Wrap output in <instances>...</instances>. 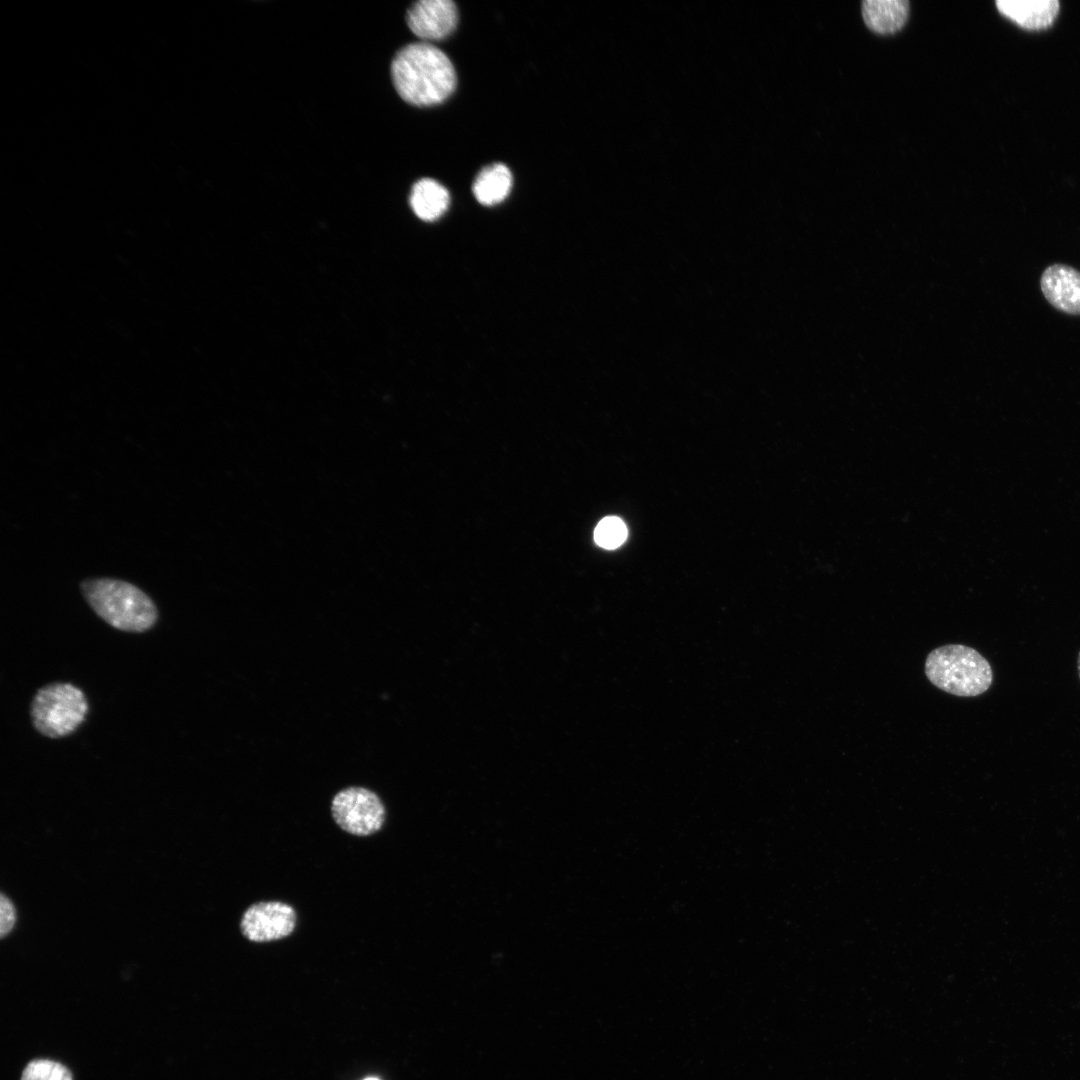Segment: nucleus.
Here are the masks:
<instances>
[{
    "instance_id": "1",
    "label": "nucleus",
    "mask_w": 1080,
    "mask_h": 1080,
    "mask_svg": "<svg viewBox=\"0 0 1080 1080\" xmlns=\"http://www.w3.org/2000/svg\"><path fill=\"white\" fill-rule=\"evenodd\" d=\"M391 77L399 96L415 106L445 101L455 90L456 73L448 56L429 43H411L395 54Z\"/></svg>"
},
{
    "instance_id": "2",
    "label": "nucleus",
    "mask_w": 1080,
    "mask_h": 1080,
    "mask_svg": "<svg viewBox=\"0 0 1080 1080\" xmlns=\"http://www.w3.org/2000/svg\"><path fill=\"white\" fill-rule=\"evenodd\" d=\"M90 608L111 627L130 633H143L158 620L154 601L132 583L113 578H90L80 584Z\"/></svg>"
},
{
    "instance_id": "3",
    "label": "nucleus",
    "mask_w": 1080,
    "mask_h": 1080,
    "mask_svg": "<svg viewBox=\"0 0 1080 1080\" xmlns=\"http://www.w3.org/2000/svg\"><path fill=\"white\" fill-rule=\"evenodd\" d=\"M925 674L937 688L960 697L981 695L993 682L987 659L974 648L960 644L932 650L925 661Z\"/></svg>"
},
{
    "instance_id": "4",
    "label": "nucleus",
    "mask_w": 1080,
    "mask_h": 1080,
    "mask_svg": "<svg viewBox=\"0 0 1080 1080\" xmlns=\"http://www.w3.org/2000/svg\"><path fill=\"white\" fill-rule=\"evenodd\" d=\"M89 705L84 692L67 682H52L39 688L30 704L34 729L58 739L75 732L85 721Z\"/></svg>"
},
{
    "instance_id": "5",
    "label": "nucleus",
    "mask_w": 1080,
    "mask_h": 1080,
    "mask_svg": "<svg viewBox=\"0 0 1080 1080\" xmlns=\"http://www.w3.org/2000/svg\"><path fill=\"white\" fill-rule=\"evenodd\" d=\"M331 814L344 831L368 836L378 832L385 821V808L378 795L364 787L340 790L331 802Z\"/></svg>"
},
{
    "instance_id": "6",
    "label": "nucleus",
    "mask_w": 1080,
    "mask_h": 1080,
    "mask_svg": "<svg viewBox=\"0 0 1080 1080\" xmlns=\"http://www.w3.org/2000/svg\"><path fill=\"white\" fill-rule=\"evenodd\" d=\"M294 908L280 901H263L252 904L240 921L242 934L250 941L262 943L289 936L296 926Z\"/></svg>"
},
{
    "instance_id": "7",
    "label": "nucleus",
    "mask_w": 1080,
    "mask_h": 1080,
    "mask_svg": "<svg viewBox=\"0 0 1080 1080\" xmlns=\"http://www.w3.org/2000/svg\"><path fill=\"white\" fill-rule=\"evenodd\" d=\"M407 25L423 40H440L453 32L458 21V11L450 0H421L407 11Z\"/></svg>"
},
{
    "instance_id": "8",
    "label": "nucleus",
    "mask_w": 1080,
    "mask_h": 1080,
    "mask_svg": "<svg viewBox=\"0 0 1080 1080\" xmlns=\"http://www.w3.org/2000/svg\"><path fill=\"white\" fill-rule=\"evenodd\" d=\"M1040 288L1054 308L1080 315V271L1065 264H1052L1043 271Z\"/></svg>"
},
{
    "instance_id": "9",
    "label": "nucleus",
    "mask_w": 1080,
    "mask_h": 1080,
    "mask_svg": "<svg viewBox=\"0 0 1080 1080\" xmlns=\"http://www.w3.org/2000/svg\"><path fill=\"white\" fill-rule=\"evenodd\" d=\"M996 5L1000 12L1026 29L1048 27L1060 8L1058 0H997Z\"/></svg>"
},
{
    "instance_id": "10",
    "label": "nucleus",
    "mask_w": 1080,
    "mask_h": 1080,
    "mask_svg": "<svg viewBox=\"0 0 1080 1080\" xmlns=\"http://www.w3.org/2000/svg\"><path fill=\"white\" fill-rule=\"evenodd\" d=\"M909 13L907 0H864L862 15L866 25L880 34H889L899 30L906 22Z\"/></svg>"
},
{
    "instance_id": "11",
    "label": "nucleus",
    "mask_w": 1080,
    "mask_h": 1080,
    "mask_svg": "<svg viewBox=\"0 0 1080 1080\" xmlns=\"http://www.w3.org/2000/svg\"><path fill=\"white\" fill-rule=\"evenodd\" d=\"M409 199L414 213L424 221L438 219L445 213L450 202L447 189L430 178L417 181L411 189Z\"/></svg>"
},
{
    "instance_id": "12",
    "label": "nucleus",
    "mask_w": 1080,
    "mask_h": 1080,
    "mask_svg": "<svg viewBox=\"0 0 1080 1080\" xmlns=\"http://www.w3.org/2000/svg\"><path fill=\"white\" fill-rule=\"evenodd\" d=\"M512 174L504 164L485 167L473 183V194L482 205L492 206L503 201L510 193Z\"/></svg>"
},
{
    "instance_id": "13",
    "label": "nucleus",
    "mask_w": 1080,
    "mask_h": 1080,
    "mask_svg": "<svg viewBox=\"0 0 1080 1080\" xmlns=\"http://www.w3.org/2000/svg\"><path fill=\"white\" fill-rule=\"evenodd\" d=\"M21 1080H72V1075L59 1062L48 1059H35L26 1065Z\"/></svg>"
},
{
    "instance_id": "14",
    "label": "nucleus",
    "mask_w": 1080,
    "mask_h": 1080,
    "mask_svg": "<svg viewBox=\"0 0 1080 1080\" xmlns=\"http://www.w3.org/2000/svg\"><path fill=\"white\" fill-rule=\"evenodd\" d=\"M627 537V528L624 522L615 516L603 518L594 531L595 542L605 549H615L620 546Z\"/></svg>"
},
{
    "instance_id": "15",
    "label": "nucleus",
    "mask_w": 1080,
    "mask_h": 1080,
    "mask_svg": "<svg viewBox=\"0 0 1080 1080\" xmlns=\"http://www.w3.org/2000/svg\"><path fill=\"white\" fill-rule=\"evenodd\" d=\"M0 910H1L0 933H1V936L4 937L7 933L10 932V930L13 928V925L15 923L14 907H13L12 903L10 902V900L8 898H6L4 895L1 896Z\"/></svg>"
},
{
    "instance_id": "16",
    "label": "nucleus",
    "mask_w": 1080,
    "mask_h": 1080,
    "mask_svg": "<svg viewBox=\"0 0 1080 1080\" xmlns=\"http://www.w3.org/2000/svg\"><path fill=\"white\" fill-rule=\"evenodd\" d=\"M1077 669H1078V674H1079V678H1080V651H1079L1078 659H1077Z\"/></svg>"
},
{
    "instance_id": "17",
    "label": "nucleus",
    "mask_w": 1080,
    "mask_h": 1080,
    "mask_svg": "<svg viewBox=\"0 0 1080 1080\" xmlns=\"http://www.w3.org/2000/svg\"><path fill=\"white\" fill-rule=\"evenodd\" d=\"M364 1080H378L377 1078H366Z\"/></svg>"
}]
</instances>
